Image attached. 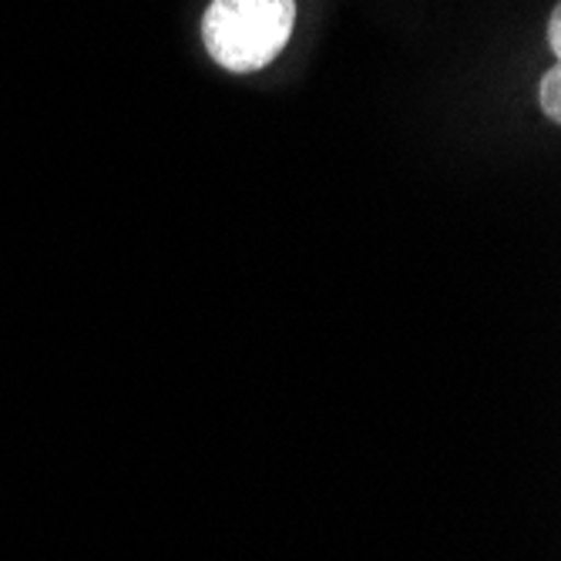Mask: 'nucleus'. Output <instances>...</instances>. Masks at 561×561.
I'll use <instances>...</instances> for the list:
<instances>
[{
    "label": "nucleus",
    "mask_w": 561,
    "mask_h": 561,
    "mask_svg": "<svg viewBox=\"0 0 561 561\" xmlns=\"http://www.w3.org/2000/svg\"><path fill=\"white\" fill-rule=\"evenodd\" d=\"M293 21V0H213L202 21V37L222 68L242 75L266 68L279 55Z\"/></svg>",
    "instance_id": "nucleus-1"
},
{
    "label": "nucleus",
    "mask_w": 561,
    "mask_h": 561,
    "mask_svg": "<svg viewBox=\"0 0 561 561\" xmlns=\"http://www.w3.org/2000/svg\"><path fill=\"white\" fill-rule=\"evenodd\" d=\"M541 108L548 112V118H561V71L558 68H551L548 75H545V84H541Z\"/></svg>",
    "instance_id": "nucleus-2"
},
{
    "label": "nucleus",
    "mask_w": 561,
    "mask_h": 561,
    "mask_svg": "<svg viewBox=\"0 0 561 561\" xmlns=\"http://www.w3.org/2000/svg\"><path fill=\"white\" fill-rule=\"evenodd\" d=\"M548 44H551V50L558 55V50H561V18H558V11L548 21Z\"/></svg>",
    "instance_id": "nucleus-3"
}]
</instances>
